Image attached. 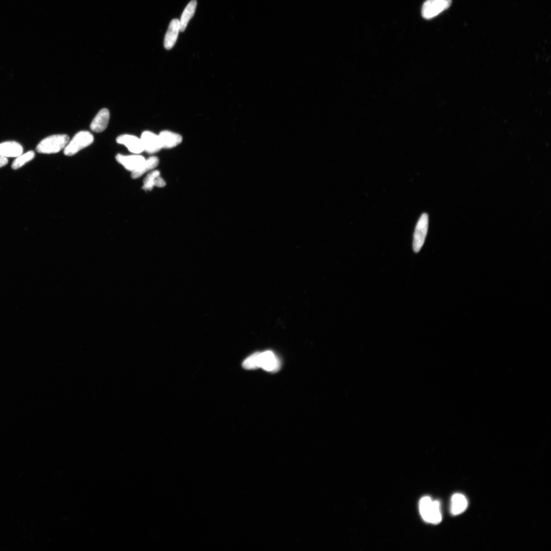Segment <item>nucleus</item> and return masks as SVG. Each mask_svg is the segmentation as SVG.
<instances>
[{"instance_id":"nucleus-3","label":"nucleus","mask_w":551,"mask_h":551,"mask_svg":"<svg viewBox=\"0 0 551 551\" xmlns=\"http://www.w3.org/2000/svg\"><path fill=\"white\" fill-rule=\"evenodd\" d=\"M93 140V136L90 132L86 131H80L69 141L64 148V153L66 156L74 155L80 150L90 145Z\"/></svg>"},{"instance_id":"nucleus-10","label":"nucleus","mask_w":551,"mask_h":551,"mask_svg":"<svg viewBox=\"0 0 551 551\" xmlns=\"http://www.w3.org/2000/svg\"><path fill=\"white\" fill-rule=\"evenodd\" d=\"M110 119V113L106 108L101 109L92 120L90 129L96 133H100L104 131L109 123Z\"/></svg>"},{"instance_id":"nucleus-7","label":"nucleus","mask_w":551,"mask_h":551,"mask_svg":"<svg viewBox=\"0 0 551 551\" xmlns=\"http://www.w3.org/2000/svg\"><path fill=\"white\" fill-rule=\"evenodd\" d=\"M260 368L267 371H276L280 368L279 361L275 354L271 350L260 352Z\"/></svg>"},{"instance_id":"nucleus-1","label":"nucleus","mask_w":551,"mask_h":551,"mask_svg":"<svg viewBox=\"0 0 551 551\" xmlns=\"http://www.w3.org/2000/svg\"><path fill=\"white\" fill-rule=\"evenodd\" d=\"M419 510L421 517L425 522L437 524L441 521L442 514L439 501L432 500L428 496H423L419 501Z\"/></svg>"},{"instance_id":"nucleus-9","label":"nucleus","mask_w":551,"mask_h":551,"mask_svg":"<svg viewBox=\"0 0 551 551\" xmlns=\"http://www.w3.org/2000/svg\"><path fill=\"white\" fill-rule=\"evenodd\" d=\"M116 142L125 145L130 152L138 154L144 151L140 138L130 134H123L116 138Z\"/></svg>"},{"instance_id":"nucleus-11","label":"nucleus","mask_w":551,"mask_h":551,"mask_svg":"<svg viewBox=\"0 0 551 551\" xmlns=\"http://www.w3.org/2000/svg\"><path fill=\"white\" fill-rule=\"evenodd\" d=\"M180 31V21L175 18L170 21L164 40V46L166 49H170L174 46Z\"/></svg>"},{"instance_id":"nucleus-13","label":"nucleus","mask_w":551,"mask_h":551,"mask_svg":"<svg viewBox=\"0 0 551 551\" xmlns=\"http://www.w3.org/2000/svg\"><path fill=\"white\" fill-rule=\"evenodd\" d=\"M158 135L162 148H172L182 141V137L180 134L169 131H163Z\"/></svg>"},{"instance_id":"nucleus-2","label":"nucleus","mask_w":551,"mask_h":551,"mask_svg":"<svg viewBox=\"0 0 551 551\" xmlns=\"http://www.w3.org/2000/svg\"><path fill=\"white\" fill-rule=\"evenodd\" d=\"M69 141L66 134H56L48 136L37 145L36 151L41 154H54L64 148Z\"/></svg>"},{"instance_id":"nucleus-5","label":"nucleus","mask_w":551,"mask_h":551,"mask_svg":"<svg viewBox=\"0 0 551 551\" xmlns=\"http://www.w3.org/2000/svg\"><path fill=\"white\" fill-rule=\"evenodd\" d=\"M452 0H427L422 7L421 14L425 19L436 16L449 7Z\"/></svg>"},{"instance_id":"nucleus-6","label":"nucleus","mask_w":551,"mask_h":551,"mask_svg":"<svg viewBox=\"0 0 551 551\" xmlns=\"http://www.w3.org/2000/svg\"><path fill=\"white\" fill-rule=\"evenodd\" d=\"M144 151L149 154H154L162 148L159 135L146 131L143 132L140 138Z\"/></svg>"},{"instance_id":"nucleus-8","label":"nucleus","mask_w":551,"mask_h":551,"mask_svg":"<svg viewBox=\"0 0 551 551\" xmlns=\"http://www.w3.org/2000/svg\"><path fill=\"white\" fill-rule=\"evenodd\" d=\"M115 159L126 169L131 172L138 169L145 160L143 156L140 155L124 156L119 154L116 155Z\"/></svg>"},{"instance_id":"nucleus-14","label":"nucleus","mask_w":551,"mask_h":551,"mask_svg":"<svg viewBox=\"0 0 551 551\" xmlns=\"http://www.w3.org/2000/svg\"><path fill=\"white\" fill-rule=\"evenodd\" d=\"M165 185V182L160 176V171L153 170L144 178L142 188L145 190H151L154 186L163 187Z\"/></svg>"},{"instance_id":"nucleus-18","label":"nucleus","mask_w":551,"mask_h":551,"mask_svg":"<svg viewBox=\"0 0 551 551\" xmlns=\"http://www.w3.org/2000/svg\"><path fill=\"white\" fill-rule=\"evenodd\" d=\"M35 157V153L30 151L16 157L13 162L11 167L13 169H17L26 163L30 161Z\"/></svg>"},{"instance_id":"nucleus-15","label":"nucleus","mask_w":551,"mask_h":551,"mask_svg":"<svg viewBox=\"0 0 551 551\" xmlns=\"http://www.w3.org/2000/svg\"><path fill=\"white\" fill-rule=\"evenodd\" d=\"M468 502L465 496L460 493L454 494L450 501V512L454 515L463 513L467 508Z\"/></svg>"},{"instance_id":"nucleus-12","label":"nucleus","mask_w":551,"mask_h":551,"mask_svg":"<svg viewBox=\"0 0 551 551\" xmlns=\"http://www.w3.org/2000/svg\"><path fill=\"white\" fill-rule=\"evenodd\" d=\"M22 152V146L16 141H8L0 143V156L4 157H17Z\"/></svg>"},{"instance_id":"nucleus-4","label":"nucleus","mask_w":551,"mask_h":551,"mask_svg":"<svg viewBox=\"0 0 551 551\" xmlns=\"http://www.w3.org/2000/svg\"><path fill=\"white\" fill-rule=\"evenodd\" d=\"M428 215L423 213L417 221L413 235V249L415 253H418L423 245L428 232Z\"/></svg>"},{"instance_id":"nucleus-16","label":"nucleus","mask_w":551,"mask_h":551,"mask_svg":"<svg viewBox=\"0 0 551 551\" xmlns=\"http://www.w3.org/2000/svg\"><path fill=\"white\" fill-rule=\"evenodd\" d=\"M197 5L196 0H191L185 8L180 19V31L183 32L193 17Z\"/></svg>"},{"instance_id":"nucleus-20","label":"nucleus","mask_w":551,"mask_h":551,"mask_svg":"<svg viewBox=\"0 0 551 551\" xmlns=\"http://www.w3.org/2000/svg\"><path fill=\"white\" fill-rule=\"evenodd\" d=\"M8 162L7 158L0 156V168L6 165Z\"/></svg>"},{"instance_id":"nucleus-19","label":"nucleus","mask_w":551,"mask_h":551,"mask_svg":"<svg viewBox=\"0 0 551 551\" xmlns=\"http://www.w3.org/2000/svg\"><path fill=\"white\" fill-rule=\"evenodd\" d=\"M259 355L260 352H256L246 358L242 363L243 367L246 369L260 368Z\"/></svg>"},{"instance_id":"nucleus-17","label":"nucleus","mask_w":551,"mask_h":551,"mask_svg":"<svg viewBox=\"0 0 551 551\" xmlns=\"http://www.w3.org/2000/svg\"><path fill=\"white\" fill-rule=\"evenodd\" d=\"M158 164L159 159L157 157H150L147 160H145L143 163L138 169L132 172L131 177L133 179L138 178L146 172L155 168Z\"/></svg>"}]
</instances>
